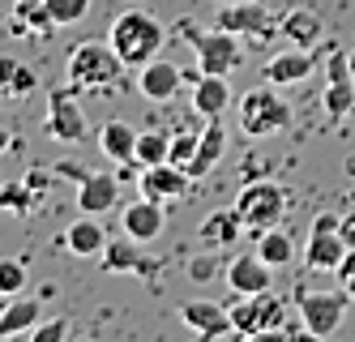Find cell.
<instances>
[{
  "label": "cell",
  "mask_w": 355,
  "mask_h": 342,
  "mask_svg": "<svg viewBox=\"0 0 355 342\" xmlns=\"http://www.w3.org/2000/svg\"><path fill=\"white\" fill-rule=\"evenodd\" d=\"M107 43L120 51V60L129 65V69H141V65H150V60L163 51L167 26H163L155 13H146V9H129V13H120V17L112 22Z\"/></svg>",
  "instance_id": "6da1fadb"
},
{
  "label": "cell",
  "mask_w": 355,
  "mask_h": 342,
  "mask_svg": "<svg viewBox=\"0 0 355 342\" xmlns=\"http://www.w3.org/2000/svg\"><path fill=\"white\" fill-rule=\"evenodd\" d=\"M175 35H180V39L197 51V69H201V73L232 77V73L244 65L240 35L223 31V26H197L193 17H180V22H175Z\"/></svg>",
  "instance_id": "7a4b0ae2"
},
{
  "label": "cell",
  "mask_w": 355,
  "mask_h": 342,
  "mask_svg": "<svg viewBox=\"0 0 355 342\" xmlns=\"http://www.w3.org/2000/svg\"><path fill=\"white\" fill-rule=\"evenodd\" d=\"M124 69L129 65L120 60V51L112 43H78L64 60V77L86 94H103V90L124 86Z\"/></svg>",
  "instance_id": "3957f363"
},
{
  "label": "cell",
  "mask_w": 355,
  "mask_h": 342,
  "mask_svg": "<svg viewBox=\"0 0 355 342\" xmlns=\"http://www.w3.org/2000/svg\"><path fill=\"white\" fill-rule=\"evenodd\" d=\"M236 112H240V133L244 137H274V133H283L291 124V103L274 90V82H261V86L244 90Z\"/></svg>",
  "instance_id": "277c9868"
},
{
  "label": "cell",
  "mask_w": 355,
  "mask_h": 342,
  "mask_svg": "<svg viewBox=\"0 0 355 342\" xmlns=\"http://www.w3.org/2000/svg\"><path fill=\"white\" fill-rule=\"evenodd\" d=\"M291 210V193L274 180H252L236 193V214L244 219L248 231H266V227H283Z\"/></svg>",
  "instance_id": "5b68a950"
},
{
  "label": "cell",
  "mask_w": 355,
  "mask_h": 342,
  "mask_svg": "<svg viewBox=\"0 0 355 342\" xmlns=\"http://www.w3.org/2000/svg\"><path fill=\"white\" fill-rule=\"evenodd\" d=\"M232 325L240 338H278L287 330V304L274 291L240 296V304H232Z\"/></svg>",
  "instance_id": "8992f818"
},
{
  "label": "cell",
  "mask_w": 355,
  "mask_h": 342,
  "mask_svg": "<svg viewBox=\"0 0 355 342\" xmlns=\"http://www.w3.org/2000/svg\"><path fill=\"white\" fill-rule=\"evenodd\" d=\"M82 90L78 86H56L52 94H47V137L52 142H60V146H78V142H86V133H90V124H86V112H82V99H78Z\"/></svg>",
  "instance_id": "52a82bcc"
},
{
  "label": "cell",
  "mask_w": 355,
  "mask_h": 342,
  "mask_svg": "<svg viewBox=\"0 0 355 342\" xmlns=\"http://www.w3.org/2000/svg\"><path fill=\"white\" fill-rule=\"evenodd\" d=\"M214 26H223V31H232L248 43H270L278 35V13H270L261 0H227Z\"/></svg>",
  "instance_id": "ba28073f"
},
{
  "label": "cell",
  "mask_w": 355,
  "mask_h": 342,
  "mask_svg": "<svg viewBox=\"0 0 355 342\" xmlns=\"http://www.w3.org/2000/svg\"><path fill=\"white\" fill-rule=\"evenodd\" d=\"M343 214H317L309 227V248H304V266L309 270H329L338 274L343 257H347V240H343Z\"/></svg>",
  "instance_id": "9c48e42d"
},
{
  "label": "cell",
  "mask_w": 355,
  "mask_h": 342,
  "mask_svg": "<svg viewBox=\"0 0 355 342\" xmlns=\"http://www.w3.org/2000/svg\"><path fill=\"white\" fill-rule=\"evenodd\" d=\"M355 108V73H351V51L325 47V116L343 120Z\"/></svg>",
  "instance_id": "30bf717a"
},
{
  "label": "cell",
  "mask_w": 355,
  "mask_h": 342,
  "mask_svg": "<svg viewBox=\"0 0 355 342\" xmlns=\"http://www.w3.org/2000/svg\"><path fill=\"white\" fill-rule=\"evenodd\" d=\"M347 287L343 291H304L300 296V321H304V334L313 338H329L343 317H347Z\"/></svg>",
  "instance_id": "8fae6325"
},
{
  "label": "cell",
  "mask_w": 355,
  "mask_h": 342,
  "mask_svg": "<svg viewBox=\"0 0 355 342\" xmlns=\"http://www.w3.org/2000/svg\"><path fill=\"white\" fill-rule=\"evenodd\" d=\"M103 270H107V274L155 278V274H163V261H159V257H150L141 240L124 235V240H107V248H103Z\"/></svg>",
  "instance_id": "7c38bea8"
},
{
  "label": "cell",
  "mask_w": 355,
  "mask_h": 342,
  "mask_svg": "<svg viewBox=\"0 0 355 342\" xmlns=\"http://www.w3.org/2000/svg\"><path fill=\"white\" fill-rule=\"evenodd\" d=\"M180 321H184L197 338H206V342L236 334L232 308H227V304H214V300H184V304H180Z\"/></svg>",
  "instance_id": "4fadbf2b"
},
{
  "label": "cell",
  "mask_w": 355,
  "mask_h": 342,
  "mask_svg": "<svg viewBox=\"0 0 355 342\" xmlns=\"http://www.w3.org/2000/svg\"><path fill=\"white\" fill-rule=\"evenodd\" d=\"M317 73V47H287V51H278V56L266 60L261 77L274 86H300V82H309V77Z\"/></svg>",
  "instance_id": "5bb4252c"
},
{
  "label": "cell",
  "mask_w": 355,
  "mask_h": 342,
  "mask_svg": "<svg viewBox=\"0 0 355 342\" xmlns=\"http://www.w3.org/2000/svg\"><path fill=\"white\" fill-rule=\"evenodd\" d=\"M167 227V214H163V201L155 197H137L129 205H120V231L124 235H133V240L150 244V240H159Z\"/></svg>",
  "instance_id": "9a60e30c"
},
{
  "label": "cell",
  "mask_w": 355,
  "mask_h": 342,
  "mask_svg": "<svg viewBox=\"0 0 355 342\" xmlns=\"http://www.w3.org/2000/svg\"><path fill=\"white\" fill-rule=\"evenodd\" d=\"M5 26H9V35L31 39V43L52 39V35L60 31V26L52 22V13H47L43 0H13V5H9V17H5Z\"/></svg>",
  "instance_id": "2e32d148"
},
{
  "label": "cell",
  "mask_w": 355,
  "mask_h": 342,
  "mask_svg": "<svg viewBox=\"0 0 355 342\" xmlns=\"http://www.w3.org/2000/svg\"><path fill=\"white\" fill-rule=\"evenodd\" d=\"M137 189H141V197H155V201L167 205V201L184 197L193 189V176L184 167H175V163H155V167H141Z\"/></svg>",
  "instance_id": "e0dca14e"
},
{
  "label": "cell",
  "mask_w": 355,
  "mask_h": 342,
  "mask_svg": "<svg viewBox=\"0 0 355 342\" xmlns=\"http://www.w3.org/2000/svg\"><path fill=\"white\" fill-rule=\"evenodd\" d=\"M223 278H227V287H232L236 296H257V291H270L274 287V274H270V266L257 253H236L232 261H227Z\"/></svg>",
  "instance_id": "ac0fdd59"
},
{
  "label": "cell",
  "mask_w": 355,
  "mask_h": 342,
  "mask_svg": "<svg viewBox=\"0 0 355 342\" xmlns=\"http://www.w3.org/2000/svg\"><path fill=\"white\" fill-rule=\"evenodd\" d=\"M180 82H184V69L171 65V60H159V56L137 69V90L150 103H171L175 94H180Z\"/></svg>",
  "instance_id": "d6986e66"
},
{
  "label": "cell",
  "mask_w": 355,
  "mask_h": 342,
  "mask_svg": "<svg viewBox=\"0 0 355 342\" xmlns=\"http://www.w3.org/2000/svg\"><path fill=\"white\" fill-rule=\"evenodd\" d=\"M120 176L112 171H90L82 184H78V210L82 214H107L112 205H120Z\"/></svg>",
  "instance_id": "ffe728a7"
},
{
  "label": "cell",
  "mask_w": 355,
  "mask_h": 342,
  "mask_svg": "<svg viewBox=\"0 0 355 342\" xmlns=\"http://www.w3.org/2000/svg\"><path fill=\"white\" fill-rule=\"evenodd\" d=\"M39 90V77L26 60H17V56H0V108H13V103L21 99H31Z\"/></svg>",
  "instance_id": "44dd1931"
},
{
  "label": "cell",
  "mask_w": 355,
  "mask_h": 342,
  "mask_svg": "<svg viewBox=\"0 0 355 342\" xmlns=\"http://www.w3.org/2000/svg\"><path fill=\"white\" fill-rule=\"evenodd\" d=\"M223 154H227V128H223V116H218V120H206V128H201V137H197V154H193V163H189L193 184L206 180L223 163Z\"/></svg>",
  "instance_id": "7402d4cb"
},
{
  "label": "cell",
  "mask_w": 355,
  "mask_h": 342,
  "mask_svg": "<svg viewBox=\"0 0 355 342\" xmlns=\"http://www.w3.org/2000/svg\"><path fill=\"white\" fill-rule=\"evenodd\" d=\"M227 108H232V86H227V77L201 73L197 82H193V112L201 120H218Z\"/></svg>",
  "instance_id": "603a6c76"
},
{
  "label": "cell",
  "mask_w": 355,
  "mask_h": 342,
  "mask_svg": "<svg viewBox=\"0 0 355 342\" xmlns=\"http://www.w3.org/2000/svg\"><path fill=\"white\" fill-rule=\"evenodd\" d=\"M244 231L248 227H244V219L236 214V205H232V210H214V214L197 227V240H201V248L218 253V248H232L236 240H244Z\"/></svg>",
  "instance_id": "cb8c5ba5"
},
{
  "label": "cell",
  "mask_w": 355,
  "mask_h": 342,
  "mask_svg": "<svg viewBox=\"0 0 355 342\" xmlns=\"http://www.w3.org/2000/svg\"><path fill=\"white\" fill-rule=\"evenodd\" d=\"M278 35H283L291 47H317L325 39V22L313 9H287L278 17Z\"/></svg>",
  "instance_id": "d4e9b609"
},
{
  "label": "cell",
  "mask_w": 355,
  "mask_h": 342,
  "mask_svg": "<svg viewBox=\"0 0 355 342\" xmlns=\"http://www.w3.org/2000/svg\"><path fill=\"white\" fill-rule=\"evenodd\" d=\"M107 240H112V235L94 223V214L73 219V223H69V231H64V248H69L73 257H103Z\"/></svg>",
  "instance_id": "484cf974"
},
{
  "label": "cell",
  "mask_w": 355,
  "mask_h": 342,
  "mask_svg": "<svg viewBox=\"0 0 355 342\" xmlns=\"http://www.w3.org/2000/svg\"><path fill=\"white\" fill-rule=\"evenodd\" d=\"M98 150H103L112 163L137 159V128L129 120H107L103 128H98Z\"/></svg>",
  "instance_id": "4316f807"
},
{
  "label": "cell",
  "mask_w": 355,
  "mask_h": 342,
  "mask_svg": "<svg viewBox=\"0 0 355 342\" xmlns=\"http://www.w3.org/2000/svg\"><path fill=\"white\" fill-rule=\"evenodd\" d=\"M252 253H257L270 270H283V266H291L295 244L283 227H266V231H252Z\"/></svg>",
  "instance_id": "83f0119b"
},
{
  "label": "cell",
  "mask_w": 355,
  "mask_h": 342,
  "mask_svg": "<svg viewBox=\"0 0 355 342\" xmlns=\"http://www.w3.org/2000/svg\"><path fill=\"white\" fill-rule=\"evenodd\" d=\"M43 321V304L39 300H13L0 312V338H21Z\"/></svg>",
  "instance_id": "f1b7e54d"
},
{
  "label": "cell",
  "mask_w": 355,
  "mask_h": 342,
  "mask_svg": "<svg viewBox=\"0 0 355 342\" xmlns=\"http://www.w3.org/2000/svg\"><path fill=\"white\" fill-rule=\"evenodd\" d=\"M0 210L13 214V219H26V214L39 210V193L26 180H9V184H0Z\"/></svg>",
  "instance_id": "f546056e"
},
{
  "label": "cell",
  "mask_w": 355,
  "mask_h": 342,
  "mask_svg": "<svg viewBox=\"0 0 355 342\" xmlns=\"http://www.w3.org/2000/svg\"><path fill=\"white\" fill-rule=\"evenodd\" d=\"M171 159V137L159 133V128H146L137 133V163L141 167H155V163H167Z\"/></svg>",
  "instance_id": "4dcf8cb0"
},
{
  "label": "cell",
  "mask_w": 355,
  "mask_h": 342,
  "mask_svg": "<svg viewBox=\"0 0 355 342\" xmlns=\"http://www.w3.org/2000/svg\"><path fill=\"white\" fill-rule=\"evenodd\" d=\"M47 13H52L56 26H78L86 13H90V0H43Z\"/></svg>",
  "instance_id": "1f68e13d"
},
{
  "label": "cell",
  "mask_w": 355,
  "mask_h": 342,
  "mask_svg": "<svg viewBox=\"0 0 355 342\" xmlns=\"http://www.w3.org/2000/svg\"><path fill=\"white\" fill-rule=\"evenodd\" d=\"M21 287H26V266L21 261H13V257H5L0 261V296H21Z\"/></svg>",
  "instance_id": "d6a6232c"
},
{
  "label": "cell",
  "mask_w": 355,
  "mask_h": 342,
  "mask_svg": "<svg viewBox=\"0 0 355 342\" xmlns=\"http://www.w3.org/2000/svg\"><path fill=\"white\" fill-rule=\"evenodd\" d=\"M197 137H201V133H189V128H184V133H171V159H167V163H175V167L189 171L193 154H197Z\"/></svg>",
  "instance_id": "836d02e7"
},
{
  "label": "cell",
  "mask_w": 355,
  "mask_h": 342,
  "mask_svg": "<svg viewBox=\"0 0 355 342\" xmlns=\"http://www.w3.org/2000/svg\"><path fill=\"white\" fill-rule=\"evenodd\" d=\"M73 334V321L69 317H52V321H39L35 330H31V338L35 342H64Z\"/></svg>",
  "instance_id": "e575fe53"
},
{
  "label": "cell",
  "mask_w": 355,
  "mask_h": 342,
  "mask_svg": "<svg viewBox=\"0 0 355 342\" xmlns=\"http://www.w3.org/2000/svg\"><path fill=\"white\" fill-rule=\"evenodd\" d=\"M193 274L189 278H197V282H210L214 274H218V261H214V248H206V257H193V266H189Z\"/></svg>",
  "instance_id": "d590c367"
},
{
  "label": "cell",
  "mask_w": 355,
  "mask_h": 342,
  "mask_svg": "<svg viewBox=\"0 0 355 342\" xmlns=\"http://www.w3.org/2000/svg\"><path fill=\"white\" fill-rule=\"evenodd\" d=\"M52 171H56L60 180H69V184H82V180L90 176V167H82V163H52Z\"/></svg>",
  "instance_id": "8d00e7d4"
},
{
  "label": "cell",
  "mask_w": 355,
  "mask_h": 342,
  "mask_svg": "<svg viewBox=\"0 0 355 342\" xmlns=\"http://www.w3.org/2000/svg\"><path fill=\"white\" fill-rule=\"evenodd\" d=\"M338 278H343V287H347V296H355V248H347L343 266H338Z\"/></svg>",
  "instance_id": "74e56055"
},
{
  "label": "cell",
  "mask_w": 355,
  "mask_h": 342,
  "mask_svg": "<svg viewBox=\"0 0 355 342\" xmlns=\"http://www.w3.org/2000/svg\"><path fill=\"white\" fill-rule=\"evenodd\" d=\"M343 240H347V248H355V214H343Z\"/></svg>",
  "instance_id": "f35d334b"
},
{
  "label": "cell",
  "mask_w": 355,
  "mask_h": 342,
  "mask_svg": "<svg viewBox=\"0 0 355 342\" xmlns=\"http://www.w3.org/2000/svg\"><path fill=\"white\" fill-rule=\"evenodd\" d=\"M9 146H13V137H9V133H5V128H0V154H5V150H9Z\"/></svg>",
  "instance_id": "ab89813d"
},
{
  "label": "cell",
  "mask_w": 355,
  "mask_h": 342,
  "mask_svg": "<svg viewBox=\"0 0 355 342\" xmlns=\"http://www.w3.org/2000/svg\"><path fill=\"white\" fill-rule=\"evenodd\" d=\"M351 73H355V47H351Z\"/></svg>",
  "instance_id": "60d3db41"
}]
</instances>
